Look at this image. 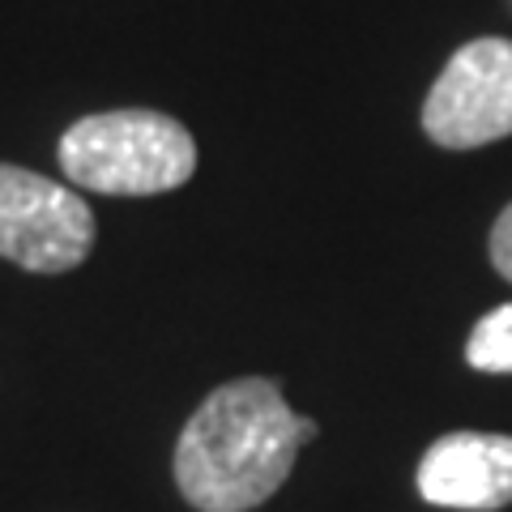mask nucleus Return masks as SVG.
Segmentation results:
<instances>
[{
    "label": "nucleus",
    "mask_w": 512,
    "mask_h": 512,
    "mask_svg": "<svg viewBox=\"0 0 512 512\" xmlns=\"http://www.w3.org/2000/svg\"><path fill=\"white\" fill-rule=\"evenodd\" d=\"M312 419L286 406L278 380L244 376L205 397L175 444V487L197 512H252L291 474Z\"/></svg>",
    "instance_id": "nucleus-1"
},
{
    "label": "nucleus",
    "mask_w": 512,
    "mask_h": 512,
    "mask_svg": "<svg viewBox=\"0 0 512 512\" xmlns=\"http://www.w3.org/2000/svg\"><path fill=\"white\" fill-rule=\"evenodd\" d=\"M94 248V214L73 188L0 163V256L30 274H69Z\"/></svg>",
    "instance_id": "nucleus-3"
},
{
    "label": "nucleus",
    "mask_w": 512,
    "mask_h": 512,
    "mask_svg": "<svg viewBox=\"0 0 512 512\" xmlns=\"http://www.w3.org/2000/svg\"><path fill=\"white\" fill-rule=\"evenodd\" d=\"M466 363L474 367V372L512 376V303L491 308L474 325L470 342H466Z\"/></svg>",
    "instance_id": "nucleus-6"
},
{
    "label": "nucleus",
    "mask_w": 512,
    "mask_h": 512,
    "mask_svg": "<svg viewBox=\"0 0 512 512\" xmlns=\"http://www.w3.org/2000/svg\"><path fill=\"white\" fill-rule=\"evenodd\" d=\"M423 133L444 150H478L512 133V39L457 47L423 103Z\"/></svg>",
    "instance_id": "nucleus-4"
},
{
    "label": "nucleus",
    "mask_w": 512,
    "mask_h": 512,
    "mask_svg": "<svg viewBox=\"0 0 512 512\" xmlns=\"http://www.w3.org/2000/svg\"><path fill=\"white\" fill-rule=\"evenodd\" d=\"M419 495L436 508L495 512L512 504V436L448 431L419 461Z\"/></svg>",
    "instance_id": "nucleus-5"
},
{
    "label": "nucleus",
    "mask_w": 512,
    "mask_h": 512,
    "mask_svg": "<svg viewBox=\"0 0 512 512\" xmlns=\"http://www.w3.org/2000/svg\"><path fill=\"white\" fill-rule=\"evenodd\" d=\"M491 265L512 282V201L491 227Z\"/></svg>",
    "instance_id": "nucleus-7"
},
{
    "label": "nucleus",
    "mask_w": 512,
    "mask_h": 512,
    "mask_svg": "<svg viewBox=\"0 0 512 512\" xmlns=\"http://www.w3.org/2000/svg\"><path fill=\"white\" fill-rule=\"evenodd\" d=\"M64 175L103 197H154L192 180L197 141L163 111L124 107L77 120L60 137Z\"/></svg>",
    "instance_id": "nucleus-2"
}]
</instances>
